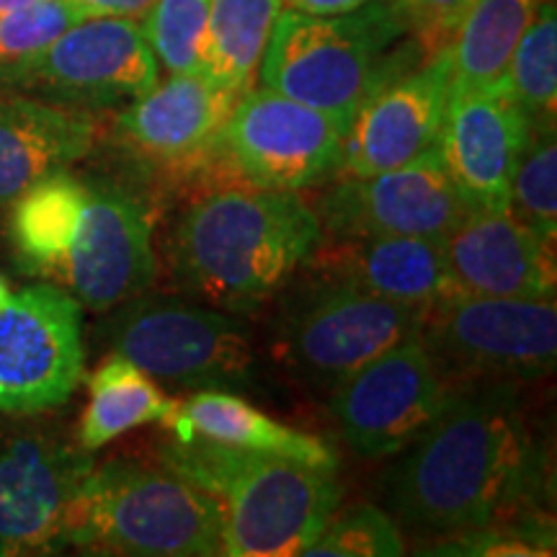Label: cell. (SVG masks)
<instances>
[{
	"label": "cell",
	"mask_w": 557,
	"mask_h": 557,
	"mask_svg": "<svg viewBox=\"0 0 557 557\" xmlns=\"http://www.w3.org/2000/svg\"><path fill=\"white\" fill-rule=\"evenodd\" d=\"M380 480L400 532L438 542L532 519L542 465L513 382L472 380Z\"/></svg>",
	"instance_id": "1"
},
{
	"label": "cell",
	"mask_w": 557,
	"mask_h": 557,
	"mask_svg": "<svg viewBox=\"0 0 557 557\" xmlns=\"http://www.w3.org/2000/svg\"><path fill=\"white\" fill-rule=\"evenodd\" d=\"M320 222L292 191L209 186L181 212L169 240L178 287L209 305L246 312L274 297L310 259Z\"/></svg>",
	"instance_id": "2"
},
{
	"label": "cell",
	"mask_w": 557,
	"mask_h": 557,
	"mask_svg": "<svg viewBox=\"0 0 557 557\" xmlns=\"http://www.w3.org/2000/svg\"><path fill=\"white\" fill-rule=\"evenodd\" d=\"M160 459L218 500L222 555H305L341 504L336 470L201 436H171Z\"/></svg>",
	"instance_id": "3"
},
{
	"label": "cell",
	"mask_w": 557,
	"mask_h": 557,
	"mask_svg": "<svg viewBox=\"0 0 557 557\" xmlns=\"http://www.w3.org/2000/svg\"><path fill=\"white\" fill-rule=\"evenodd\" d=\"M387 0L338 16L282 9L263 52L261 86L351 124L369 94L429 60Z\"/></svg>",
	"instance_id": "4"
},
{
	"label": "cell",
	"mask_w": 557,
	"mask_h": 557,
	"mask_svg": "<svg viewBox=\"0 0 557 557\" xmlns=\"http://www.w3.org/2000/svg\"><path fill=\"white\" fill-rule=\"evenodd\" d=\"M62 540L88 553L209 557L222 555V513L163 459H109L83 480Z\"/></svg>",
	"instance_id": "5"
},
{
	"label": "cell",
	"mask_w": 557,
	"mask_h": 557,
	"mask_svg": "<svg viewBox=\"0 0 557 557\" xmlns=\"http://www.w3.org/2000/svg\"><path fill=\"white\" fill-rule=\"evenodd\" d=\"M426 312L315 274L284 312L274 351L297 377L336 387L387 348L418 336Z\"/></svg>",
	"instance_id": "6"
},
{
	"label": "cell",
	"mask_w": 557,
	"mask_h": 557,
	"mask_svg": "<svg viewBox=\"0 0 557 557\" xmlns=\"http://www.w3.org/2000/svg\"><path fill=\"white\" fill-rule=\"evenodd\" d=\"M107 341L152 380L181 389L246 387L253 348L225 312L171 297H132L107 325Z\"/></svg>",
	"instance_id": "7"
},
{
	"label": "cell",
	"mask_w": 557,
	"mask_h": 557,
	"mask_svg": "<svg viewBox=\"0 0 557 557\" xmlns=\"http://www.w3.org/2000/svg\"><path fill=\"white\" fill-rule=\"evenodd\" d=\"M160 81V65L137 18H83L50 47L0 65V94H21L78 111H107Z\"/></svg>",
	"instance_id": "8"
},
{
	"label": "cell",
	"mask_w": 557,
	"mask_h": 557,
	"mask_svg": "<svg viewBox=\"0 0 557 557\" xmlns=\"http://www.w3.org/2000/svg\"><path fill=\"white\" fill-rule=\"evenodd\" d=\"M348 122L271 88L243 90L214 158L238 184L299 194L338 176Z\"/></svg>",
	"instance_id": "9"
},
{
	"label": "cell",
	"mask_w": 557,
	"mask_h": 557,
	"mask_svg": "<svg viewBox=\"0 0 557 557\" xmlns=\"http://www.w3.org/2000/svg\"><path fill=\"white\" fill-rule=\"evenodd\" d=\"M447 380H537L555 369L557 308L549 299L455 295L418 333Z\"/></svg>",
	"instance_id": "10"
},
{
	"label": "cell",
	"mask_w": 557,
	"mask_h": 557,
	"mask_svg": "<svg viewBox=\"0 0 557 557\" xmlns=\"http://www.w3.org/2000/svg\"><path fill=\"white\" fill-rule=\"evenodd\" d=\"M451 393V380L431 359L421 336H413L333 387L329 408L348 449L387 459L436 421Z\"/></svg>",
	"instance_id": "11"
},
{
	"label": "cell",
	"mask_w": 557,
	"mask_h": 557,
	"mask_svg": "<svg viewBox=\"0 0 557 557\" xmlns=\"http://www.w3.org/2000/svg\"><path fill=\"white\" fill-rule=\"evenodd\" d=\"M81 302L54 284L9 295L0 305V413L60 408L83 380Z\"/></svg>",
	"instance_id": "12"
},
{
	"label": "cell",
	"mask_w": 557,
	"mask_h": 557,
	"mask_svg": "<svg viewBox=\"0 0 557 557\" xmlns=\"http://www.w3.org/2000/svg\"><path fill=\"white\" fill-rule=\"evenodd\" d=\"M240 94L220 88L205 73H171L148 94L122 107L114 135L139 163L176 181L220 186L214 145Z\"/></svg>",
	"instance_id": "13"
},
{
	"label": "cell",
	"mask_w": 557,
	"mask_h": 557,
	"mask_svg": "<svg viewBox=\"0 0 557 557\" xmlns=\"http://www.w3.org/2000/svg\"><path fill=\"white\" fill-rule=\"evenodd\" d=\"M315 218L325 235H400L442 243L472 209L436 148L403 169L374 176H338L318 199Z\"/></svg>",
	"instance_id": "14"
},
{
	"label": "cell",
	"mask_w": 557,
	"mask_h": 557,
	"mask_svg": "<svg viewBox=\"0 0 557 557\" xmlns=\"http://www.w3.org/2000/svg\"><path fill=\"white\" fill-rule=\"evenodd\" d=\"M90 451L50 431L0 434V555H39L65 547V519Z\"/></svg>",
	"instance_id": "15"
},
{
	"label": "cell",
	"mask_w": 557,
	"mask_h": 557,
	"mask_svg": "<svg viewBox=\"0 0 557 557\" xmlns=\"http://www.w3.org/2000/svg\"><path fill=\"white\" fill-rule=\"evenodd\" d=\"M83 222L54 274L83 308L116 310L145 295L158 274L148 207L116 184H86Z\"/></svg>",
	"instance_id": "16"
},
{
	"label": "cell",
	"mask_w": 557,
	"mask_h": 557,
	"mask_svg": "<svg viewBox=\"0 0 557 557\" xmlns=\"http://www.w3.org/2000/svg\"><path fill=\"white\" fill-rule=\"evenodd\" d=\"M449 86L447 50L382 83L348 124L338 176H374L403 169L436 148L449 107Z\"/></svg>",
	"instance_id": "17"
},
{
	"label": "cell",
	"mask_w": 557,
	"mask_h": 557,
	"mask_svg": "<svg viewBox=\"0 0 557 557\" xmlns=\"http://www.w3.org/2000/svg\"><path fill=\"white\" fill-rule=\"evenodd\" d=\"M529 135L532 122L508 94L506 83L449 96L436 152L472 212L511 207L513 173Z\"/></svg>",
	"instance_id": "18"
},
{
	"label": "cell",
	"mask_w": 557,
	"mask_h": 557,
	"mask_svg": "<svg viewBox=\"0 0 557 557\" xmlns=\"http://www.w3.org/2000/svg\"><path fill=\"white\" fill-rule=\"evenodd\" d=\"M442 250L459 295L555 297V238L537 233L511 209L472 212L442 240Z\"/></svg>",
	"instance_id": "19"
},
{
	"label": "cell",
	"mask_w": 557,
	"mask_h": 557,
	"mask_svg": "<svg viewBox=\"0 0 557 557\" xmlns=\"http://www.w3.org/2000/svg\"><path fill=\"white\" fill-rule=\"evenodd\" d=\"M305 267L312 274L344 278L372 295L431 310L459 295L438 240L400 235H320Z\"/></svg>",
	"instance_id": "20"
},
{
	"label": "cell",
	"mask_w": 557,
	"mask_h": 557,
	"mask_svg": "<svg viewBox=\"0 0 557 557\" xmlns=\"http://www.w3.org/2000/svg\"><path fill=\"white\" fill-rule=\"evenodd\" d=\"M96 135L88 111L0 94V205L86 158Z\"/></svg>",
	"instance_id": "21"
},
{
	"label": "cell",
	"mask_w": 557,
	"mask_h": 557,
	"mask_svg": "<svg viewBox=\"0 0 557 557\" xmlns=\"http://www.w3.org/2000/svg\"><path fill=\"white\" fill-rule=\"evenodd\" d=\"M165 426L173 436L194 434L227 447L269 451L329 470L338 468L336 451L329 444L305 431L276 423L227 389H199L186 403H178L176 413Z\"/></svg>",
	"instance_id": "22"
},
{
	"label": "cell",
	"mask_w": 557,
	"mask_h": 557,
	"mask_svg": "<svg viewBox=\"0 0 557 557\" xmlns=\"http://www.w3.org/2000/svg\"><path fill=\"white\" fill-rule=\"evenodd\" d=\"M542 0H475L451 37L449 96L504 86L508 62Z\"/></svg>",
	"instance_id": "23"
},
{
	"label": "cell",
	"mask_w": 557,
	"mask_h": 557,
	"mask_svg": "<svg viewBox=\"0 0 557 557\" xmlns=\"http://www.w3.org/2000/svg\"><path fill=\"white\" fill-rule=\"evenodd\" d=\"M88 389L90 400L78 426V447L86 451L101 449L143 423L160 421L165 426L178 408L176 400L122 354H111L101 361L90 374Z\"/></svg>",
	"instance_id": "24"
},
{
	"label": "cell",
	"mask_w": 557,
	"mask_h": 557,
	"mask_svg": "<svg viewBox=\"0 0 557 557\" xmlns=\"http://www.w3.org/2000/svg\"><path fill=\"white\" fill-rule=\"evenodd\" d=\"M86 197V184L60 171L13 199L11 238L32 271L54 274L60 269L81 230Z\"/></svg>",
	"instance_id": "25"
},
{
	"label": "cell",
	"mask_w": 557,
	"mask_h": 557,
	"mask_svg": "<svg viewBox=\"0 0 557 557\" xmlns=\"http://www.w3.org/2000/svg\"><path fill=\"white\" fill-rule=\"evenodd\" d=\"M282 9V0H209L199 73L235 94L248 90Z\"/></svg>",
	"instance_id": "26"
},
{
	"label": "cell",
	"mask_w": 557,
	"mask_h": 557,
	"mask_svg": "<svg viewBox=\"0 0 557 557\" xmlns=\"http://www.w3.org/2000/svg\"><path fill=\"white\" fill-rule=\"evenodd\" d=\"M506 88L532 127H555L557 111V9L542 0L508 62Z\"/></svg>",
	"instance_id": "27"
},
{
	"label": "cell",
	"mask_w": 557,
	"mask_h": 557,
	"mask_svg": "<svg viewBox=\"0 0 557 557\" xmlns=\"http://www.w3.org/2000/svg\"><path fill=\"white\" fill-rule=\"evenodd\" d=\"M209 0H152L139 29L158 65L169 73H199Z\"/></svg>",
	"instance_id": "28"
},
{
	"label": "cell",
	"mask_w": 557,
	"mask_h": 557,
	"mask_svg": "<svg viewBox=\"0 0 557 557\" xmlns=\"http://www.w3.org/2000/svg\"><path fill=\"white\" fill-rule=\"evenodd\" d=\"M511 209L537 233L557 235V145L555 127H532L511 184Z\"/></svg>",
	"instance_id": "29"
},
{
	"label": "cell",
	"mask_w": 557,
	"mask_h": 557,
	"mask_svg": "<svg viewBox=\"0 0 557 557\" xmlns=\"http://www.w3.org/2000/svg\"><path fill=\"white\" fill-rule=\"evenodd\" d=\"M406 553L400 527L385 508L357 506L331 519L320 537L305 549L310 557H398Z\"/></svg>",
	"instance_id": "30"
},
{
	"label": "cell",
	"mask_w": 557,
	"mask_h": 557,
	"mask_svg": "<svg viewBox=\"0 0 557 557\" xmlns=\"http://www.w3.org/2000/svg\"><path fill=\"white\" fill-rule=\"evenodd\" d=\"M83 18V11L70 0H37L24 9L0 13V65L41 52Z\"/></svg>",
	"instance_id": "31"
},
{
	"label": "cell",
	"mask_w": 557,
	"mask_h": 557,
	"mask_svg": "<svg viewBox=\"0 0 557 557\" xmlns=\"http://www.w3.org/2000/svg\"><path fill=\"white\" fill-rule=\"evenodd\" d=\"M426 58L447 50L475 0H387Z\"/></svg>",
	"instance_id": "32"
},
{
	"label": "cell",
	"mask_w": 557,
	"mask_h": 557,
	"mask_svg": "<svg viewBox=\"0 0 557 557\" xmlns=\"http://www.w3.org/2000/svg\"><path fill=\"white\" fill-rule=\"evenodd\" d=\"M86 18H143L152 0H70Z\"/></svg>",
	"instance_id": "33"
},
{
	"label": "cell",
	"mask_w": 557,
	"mask_h": 557,
	"mask_svg": "<svg viewBox=\"0 0 557 557\" xmlns=\"http://www.w3.org/2000/svg\"><path fill=\"white\" fill-rule=\"evenodd\" d=\"M369 0H282L284 9L312 13V16H338L361 9Z\"/></svg>",
	"instance_id": "34"
},
{
	"label": "cell",
	"mask_w": 557,
	"mask_h": 557,
	"mask_svg": "<svg viewBox=\"0 0 557 557\" xmlns=\"http://www.w3.org/2000/svg\"><path fill=\"white\" fill-rule=\"evenodd\" d=\"M29 3H37V0H0V13L24 9V5H29Z\"/></svg>",
	"instance_id": "35"
},
{
	"label": "cell",
	"mask_w": 557,
	"mask_h": 557,
	"mask_svg": "<svg viewBox=\"0 0 557 557\" xmlns=\"http://www.w3.org/2000/svg\"><path fill=\"white\" fill-rule=\"evenodd\" d=\"M9 295H11V289H9V284H5V278L0 276V305L5 302V299H9Z\"/></svg>",
	"instance_id": "36"
}]
</instances>
